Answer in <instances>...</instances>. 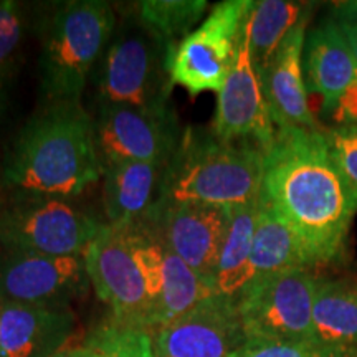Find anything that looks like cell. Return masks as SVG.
Here are the masks:
<instances>
[{"mask_svg": "<svg viewBox=\"0 0 357 357\" xmlns=\"http://www.w3.org/2000/svg\"><path fill=\"white\" fill-rule=\"evenodd\" d=\"M230 213L229 207L158 200L142 223L164 247L213 284Z\"/></svg>", "mask_w": 357, "mask_h": 357, "instance_id": "cell-10", "label": "cell"}, {"mask_svg": "<svg viewBox=\"0 0 357 357\" xmlns=\"http://www.w3.org/2000/svg\"><path fill=\"white\" fill-rule=\"evenodd\" d=\"M261 199L294 231L311 266L341 257L357 197L331 158L324 131L276 129L265 153Z\"/></svg>", "mask_w": 357, "mask_h": 357, "instance_id": "cell-1", "label": "cell"}, {"mask_svg": "<svg viewBox=\"0 0 357 357\" xmlns=\"http://www.w3.org/2000/svg\"><path fill=\"white\" fill-rule=\"evenodd\" d=\"M213 294L217 293L212 283L164 247L162 288L151 310L147 331L154 334L160 328H166Z\"/></svg>", "mask_w": 357, "mask_h": 357, "instance_id": "cell-21", "label": "cell"}, {"mask_svg": "<svg viewBox=\"0 0 357 357\" xmlns=\"http://www.w3.org/2000/svg\"><path fill=\"white\" fill-rule=\"evenodd\" d=\"M158 357H234L245 336L238 303L213 294L153 334Z\"/></svg>", "mask_w": 357, "mask_h": 357, "instance_id": "cell-13", "label": "cell"}, {"mask_svg": "<svg viewBox=\"0 0 357 357\" xmlns=\"http://www.w3.org/2000/svg\"><path fill=\"white\" fill-rule=\"evenodd\" d=\"M312 342L333 357H357V288L346 281H316Z\"/></svg>", "mask_w": 357, "mask_h": 357, "instance_id": "cell-19", "label": "cell"}, {"mask_svg": "<svg viewBox=\"0 0 357 357\" xmlns=\"http://www.w3.org/2000/svg\"><path fill=\"white\" fill-rule=\"evenodd\" d=\"M303 68L307 89L319 95L326 113L333 114L337 101L356 82L357 61L331 17L306 33Z\"/></svg>", "mask_w": 357, "mask_h": 357, "instance_id": "cell-17", "label": "cell"}, {"mask_svg": "<svg viewBox=\"0 0 357 357\" xmlns=\"http://www.w3.org/2000/svg\"><path fill=\"white\" fill-rule=\"evenodd\" d=\"M307 22L310 17L294 26L273 58L258 73L271 121L276 129H319L307 102V86L303 68Z\"/></svg>", "mask_w": 357, "mask_h": 357, "instance_id": "cell-15", "label": "cell"}, {"mask_svg": "<svg viewBox=\"0 0 357 357\" xmlns=\"http://www.w3.org/2000/svg\"><path fill=\"white\" fill-rule=\"evenodd\" d=\"M234 357H333L314 342L247 339Z\"/></svg>", "mask_w": 357, "mask_h": 357, "instance_id": "cell-28", "label": "cell"}, {"mask_svg": "<svg viewBox=\"0 0 357 357\" xmlns=\"http://www.w3.org/2000/svg\"><path fill=\"white\" fill-rule=\"evenodd\" d=\"M212 134L227 142H252L263 153L273 144L276 128L271 121L260 75L248 48L247 24L240 40L234 68L218 91Z\"/></svg>", "mask_w": 357, "mask_h": 357, "instance_id": "cell-12", "label": "cell"}, {"mask_svg": "<svg viewBox=\"0 0 357 357\" xmlns=\"http://www.w3.org/2000/svg\"><path fill=\"white\" fill-rule=\"evenodd\" d=\"M0 305H2V298H0Z\"/></svg>", "mask_w": 357, "mask_h": 357, "instance_id": "cell-32", "label": "cell"}, {"mask_svg": "<svg viewBox=\"0 0 357 357\" xmlns=\"http://www.w3.org/2000/svg\"><path fill=\"white\" fill-rule=\"evenodd\" d=\"M167 166L123 160L102 166V202L108 225L129 227L146 220L160 197Z\"/></svg>", "mask_w": 357, "mask_h": 357, "instance_id": "cell-18", "label": "cell"}, {"mask_svg": "<svg viewBox=\"0 0 357 357\" xmlns=\"http://www.w3.org/2000/svg\"><path fill=\"white\" fill-rule=\"evenodd\" d=\"M136 6L137 20L169 47L194 32L207 10L205 0H142Z\"/></svg>", "mask_w": 357, "mask_h": 357, "instance_id": "cell-24", "label": "cell"}, {"mask_svg": "<svg viewBox=\"0 0 357 357\" xmlns=\"http://www.w3.org/2000/svg\"><path fill=\"white\" fill-rule=\"evenodd\" d=\"M252 0H225L217 3L197 29L171 47L167 75L171 84L190 96L218 93L234 68Z\"/></svg>", "mask_w": 357, "mask_h": 357, "instance_id": "cell-6", "label": "cell"}, {"mask_svg": "<svg viewBox=\"0 0 357 357\" xmlns=\"http://www.w3.org/2000/svg\"><path fill=\"white\" fill-rule=\"evenodd\" d=\"M324 136L333 160L357 197V126L337 124Z\"/></svg>", "mask_w": 357, "mask_h": 357, "instance_id": "cell-26", "label": "cell"}, {"mask_svg": "<svg viewBox=\"0 0 357 357\" xmlns=\"http://www.w3.org/2000/svg\"><path fill=\"white\" fill-rule=\"evenodd\" d=\"M311 3L289 0L253 2L247 19L248 48L258 73L273 58L287 35L311 15Z\"/></svg>", "mask_w": 357, "mask_h": 357, "instance_id": "cell-23", "label": "cell"}, {"mask_svg": "<svg viewBox=\"0 0 357 357\" xmlns=\"http://www.w3.org/2000/svg\"><path fill=\"white\" fill-rule=\"evenodd\" d=\"M83 344L86 357H158L153 334L116 321L95 329Z\"/></svg>", "mask_w": 357, "mask_h": 357, "instance_id": "cell-25", "label": "cell"}, {"mask_svg": "<svg viewBox=\"0 0 357 357\" xmlns=\"http://www.w3.org/2000/svg\"><path fill=\"white\" fill-rule=\"evenodd\" d=\"M50 357H86V347H84V344L68 346V347L65 346L63 349L55 352V354Z\"/></svg>", "mask_w": 357, "mask_h": 357, "instance_id": "cell-31", "label": "cell"}, {"mask_svg": "<svg viewBox=\"0 0 357 357\" xmlns=\"http://www.w3.org/2000/svg\"><path fill=\"white\" fill-rule=\"evenodd\" d=\"M260 197L231 208L230 225L223 242L213 278V288L220 296L238 301L243 289L252 283V248Z\"/></svg>", "mask_w": 357, "mask_h": 357, "instance_id": "cell-20", "label": "cell"}, {"mask_svg": "<svg viewBox=\"0 0 357 357\" xmlns=\"http://www.w3.org/2000/svg\"><path fill=\"white\" fill-rule=\"evenodd\" d=\"M101 227L66 199H22L0 212V243L8 253L79 257Z\"/></svg>", "mask_w": 357, "mask_h": 357, "instance_id": "cell-8", "label": "cell"}, {"mask_svg": "<svg viewBox=\"0 0 357 357\" xmlns=\"http://www.w3.org/2000/svg\"><path fill=\"white\" fill-rule=\"evenodd\" d=\"M316 281L310 268L253 278L236 301L247 339L312 342Z\"/></svg>", "mask_w": 357, "mask_h": 357, "instance_id": "cell-7", "label": "cell"}, {"mask_svg": "<svg viewBox=\"0 0 357 357\" xmlns=\"http://www.w3.org/2000/svg\"><path fill=\"white\" fill-rule=\"evenodd\" d=\"M86 284L83 255L8 253L0 263V298L7 303L66 307Z\"/></svg>", "mask_w": 357, "mask_h": 357, "instance_id": "cell-14", "label": "cell"}, {"mask_svg": "<svg viewBox=\"0 0 357 357\" xmlns=\"http://www.w3.org/2000/svg\"><path fill=\"white\" fill-rule=\"evenodd\" d=\"M24 35V15L22 7L12 0L0 2V86L6 78L17 48Z\"/></svg>", "mask_w": 357, "mask_h": 357, "instance_id": "cell-27", "label": "cell"}, {"mask_svg": "<svg viewBox=\"0 0 357 357\" xmlns=\"http://www.w3.org/2000/svg\"><path fill=\"white\" fill-rule=\"evenodd\" d=\"M95 136L102 166L123 160L167 166L181 141L169 109L149 111L118 105H100Z\"/></svg>", "mask_w": 357, "mask_h": 357, "instance_id": "cell-11", "label": "cell"}, {"mask_svg": "<svg viewBox=\"0 0 357 357\" xmlns=\"http://www.w3.org/2000/svg\"><path fill=\"white\" fill-rule=\"evenodd\" d=\"M171 47L141 22L124 24L106 48L98 68L100 105L164 111L169 88L167 55Z\"/></svg>", "mask_w": 357, "mask_h": 357, "instance_id": "cell-5", "label": "cell"}, {"mask_svg": "<svg viewBox=\"0 0 357 357\" xmlns=\"http://www.w3.org/2000/svg\"><path fill=\"white\" fill-rule=\"evenodd\" d=\"M102 174L95 121L79 100L47 101L22 129L3 166L17 200L70 199Z\"/></svg>", "mask_w": 357, "mask_h": 357, "instance_id": "cell-2", "label": "cell"}, {"mask_svg": "<svg viewBox=\"0 0 357 357\" xmlns=\"http://www.w3.org/2000/svg\"><path fill=\"white\" fill-rule=\"evenodd\" d=\"M289 268H311V265L294 231L260 195L252 248L253 278Z\"/></svg>", "mask_w": 357, "mask_h": 357, "instance_id": "cell-22", "label": "cell"}, {"mask_svg": "<svg viewBox=\"0 0 357 357\" xmlns=\"http://www.w3.org/2000/svg\"><path fill=\"white\" fill-rule=\"evenodd\" d=\"M75 318L66 307L0 305V357H50L63 349Z\"/></svg>", "mask_w": 357, "mask_h": 357, "instance_id": "cell-16", "label": "cell"}, {"mask_svg": "<svg viewBox=\"0 0 357 357\" xmlns=\"http://www.w3.org/2000/svg\"><path fill=\"white\" fill-rule=\"evenodd\" d=\"M88 281L96 296L113 311V321L147 331L151 301L132 253L131 225L102 223L83 252Z\"/></svg>", "mask_w": 357, "mask_h": 357, "instance_id": "cell-9", "label": "cell"}, {"mask_svg": "<svg viewBox=\"0 0 357 357\" xmlns=\"http://www.w3.org/2000/svg\"><path fill=\"white\" fill-rule=\"evenodd\" d=\"M116 26L102 0L58 3L43 26L40 88L47 101L79 100L88 77L108 48Z\"/></svg>", "mask_w": 357, "mask_h": 357, "instance_id": "cell-4", "label": "cell"}, {"mask_svg": "<svg viewBox=\"0 0 357 357\" xmlns=\"http://www.w3.org/2000/svg\"><path fill=\"white\" fill-rule=\"evenodd\" d=\"M334 119L337 124H351L357 126V78L356 82L346 89L344 95L337 101L333 111Z\"/></svg>", "mask_w": 357, "mask_h": 357, "instance_id": "cell-30", "label": "cell"}, {"mask_svg": "<svg viewBox=\"0 0 357 357\" xmlns=\"http://www.w3.org/2000/svg\"><path fill=\"white\" fill-rule=\"evenodd\" d=\"M331 19L344 35L357 61V2H339L331 7Z\"/></svg>", "mask_w": 357, "mask_h": 357, "instance_id": "cell-29", "label": "cell"}, {"mask_svg": "<svg viewBox=\"0 0 357 357\" xmlns=\"http://www.w3.org/2000/svg\"><path fill=\"white\" fill-rule=\"evenodd\" d=\"M265 153L187 129L169 160L159 202L238 207L261 195Z\"/></svg>", "mask_w": 357, "mask_h": 357, "instance_id": "cell-3", "label": "cell"}]
</instances>
